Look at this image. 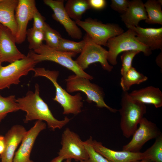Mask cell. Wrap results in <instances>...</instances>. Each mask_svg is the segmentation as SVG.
Wrapping results in <instances>:
<instances>
[{"label": "cell", "mask_w": 162, "mask_h": 162, "mask_svg": "<svg viewBox=\"0 0 162 162\" xmlns=\"http://www.w3.org/2000/svg\"><path fill=\"white\" fill-rule=\"evenodd\" d=\"M20 110L25 112V122L34 120L44 121L49 128L53 130L60 129L71 120L66 116L64 119L58 120L53 116L47 104L40 95L39 85L36 84L34 92L28 91L25 96L16 99Z\"/></svg>", "instance_id": "6da1fadb"}, {"label": "cell", "mask_w": 162, "mask_h": 162, "mask_svg": "<svg viewBox=\"0 0 162 162\" xmlns=\"http://www.w3.org/2000/svg\"><path fill=\"white\" fill-rule=\"evenodd\" d=\"M34 76H43L50 80L55 87L56 94L53 99L63 108L64 115H77L81 112L83 106L82 97L80 93L70 94L63 88L57 82L59 72L56 70H46L43 68H35Z\"/></svg>", "instance_id": "7a4b0ae2"}, {"label": "cell", "mask_w": 162, "mask_h": 162, "mask_svg": "<svg viewBox=\"0 0 162 162\" xmlns=\"http://www.w3.org/2000/svg\"><path fill=\"white\" fill-rule=\"evenodd\" d=\"M118 110L121 116L120 127L124 136H132L146 112L145 104L133 99L128 92H123Z\"/></svg>", "instance_id": "3957f363"}, {"label": "cell", "mask_w": 162, "mask_h": 162, "mask_svg": "<svg viewBox=\"0 0 162 162\" xmlns=\"http://www.w3.org/2000/svg\"><path fill=\"white\" fill-rule=\"evenodd\" d=\"M76 54L74 52L59 51L43 44L33 50H30L27 55L38 63L44 61L54 62L70 70L75 75L93 80V77L82 70L73 59Z\"/></svg>", "instance_id": "277c9868"}, {"label": "cell", "mask_w": 162, "mask_h": 162, "mask_svg": "<svg viewBox=\"0 0 162 162\" xmlns=\"http://www.w3.org/2000/svg\"><path fill=\"white\" fill-rule=\"evenodd\" d=\"M106 46L108 48L107 60L113 65L117 64L118 55L124 51H139L143 52L146 56H149L152 53L149 47L137 40L135 32L129 29L126 32L109 39Z\"/></svg>", "instance_id": "5b68a950"}, {"label": "cell", "mask_w": 162, "mask_h": 162, "mask_svg": "<svg viewBox=\"0 0 162 162\" xmlns=\"http://www.w3.org/2000/svg\"><path fill=\"white\" fill-rule=\"evenodd\" d=\"M90 80L75 74L69 76L65 80L66 90L69 93L81 91L86 95V101L94 102L99 108H105L110 112L116 113L118 110L108 106L104 101V94L98 85L91 82Z\"/></svg>", "instance_id": "8992f818"}, {"label": "cell", "mask_w": 162, "mask_h": 162, "mask_svg": "<svg viewBox=\"0 0 162 162\" xmlns=\"http://www.w3.org/2000/svg\"><path fill=\"white\" fill-rule=\"evenodd\" d=\"M38 62L27 55L26 57L6 66L0 64V90L9 88L12 85L18 84L20 78L34 71Z\"/></svg>", "instance_id": "52a82bcc"}, {"label": "cell", "mask_w": 162, "mask_h": 162, "mask_svg": "<svg viewBox=\"0 0 162 162\" xmlns=\"http://www.w3.org/2000/svg\"><path fill=\"white\" fill-rule=\"evenodd\" d=\"M75 22L78 26L86 32L94 42L101 46H106L109 39L124 32V30L117 24H104L91 18Z\"/></svg>", "instance_id": "ba28073f"}, {"label": "cell", "mask_w": 162, "mask_h": 162, "mask_svg": "<svg viewBox=\"0 0 162 162\" xmlns=\"http://www.w3.org/2000/svg\"><path fill=\"white\" fill-rule=\"evenodd\" d=\"M83 38L86 41L85 46L75 60L79 67L84 70L90 64L99 62L103 69L111 71L113 67L107 60L108 51L94 42L87 34Z\"/></svg>", "instance_id": "9c48e42d"}, {"label": "cell", "mask_w": 162, "mask_h": 162, "mask_svg": "<svg viewBox=\"0 0 162 162\" xmlns=\"http://www.w3.org/2000/svg\"><path fill=\"white\" fill-rule=\"evenodd\" d=\"M61 144L58 155L64 160L74 159L80 162L88 158L83 141L77 134L68 128H66L62 134Z\"/></svg>", "instance_id": "30bf717a"}, {"label": "cell", "mask_w": 162, "mask_h": 162, "mask_svg": "<svg viewBox=\"0 0 162 162\" xmlns=\"http://www.w3.org/2000/svg\"><path fill=\"white\" fill-rule=\"evenodd\" d=\"M135 131L130 141L122 147V150L139 152L148 141L156 139L161 134L156 125L143 117Z\"/></svg>", "instance_id": "8fae6325"}, {"label": "cell", "mask_w": 162, "mask_h": 162, "mask_svg": "<svg viewBox=\"0 0 162 162\" xmlns=\"http://www.w3.org/2000/svg\"><path fill=\"white\" fill-rule=\"evenodd\" d=\"M37 8L34 0H18L15 12L17 32L15 36L16 43L20 44L26 37L27 28L29 22L32 20Z\"/></svg>", "instance_id": "7c38bea8"}, {"label": "cell", "mask_w": 162, "mask_h": 162, "mask_svg": "<svg viewBox=\"0 0 162 162\" xmlns=\"http://www.w3.org/2000/svg\"><path fill=\"white\" fill-rule=\"evenodd\" d=\"M44 3L52 10V18L63 26L68 35L73 39H80L82 33L66 11L64 0H44Z\"/></svg>", "instance_id": "4fadbf2b"}, {"label": "cell", "mask_w": 162, "mask_h": 162, "mask_svg": "<svg viewBox=\"0 0 162 162\" xmlns=\"http://www.w3.org/2000/svg\"><path fill=\"white\" fill-rule=\"evenodd\" d=\"M15 36L7 27L0 24V59L11 63L26 57L17 49Z\"/></svg>", "instance_id": "5bb4252c"}, {"label": "cell", "mask_w": 162, "mask_h": 162, "mask_svg": "<svg viewBox=\"0 0 162 162\" xmlns=\"http://www.w3.org/2000/svg\"><path fill=\"white\" fill-rule=\"evenodd\" d=\"M86 141L95 151L111 162H130L146 159L144 152H134L123 150H113L104 146L101 142L93 140L91 136Z\"/></svg>", "instance_id": "9a60e30c"}, {"label": "cell", "mask_w": 162, "mask_h": 162, "mask_svg": "<svg viewBox=\"0 0 162 162\" xmlns=\"http://www.w3.org/2000/svg\"><path fill=\"white\" fill-rule=\"evenodd\" d=\"M46 127V124L43 121H36L34 125L27 131L20 146L15 152L13 162H34L30 159L31 152L38 136Z\"/></svg>", "instance_id": "2e32d148"}, {"label": "cell", "mask_w": 162, "mask_h": 162, "mask_svg": "<svg viewBox=\"0 0 162 162\" xmlns=\"http://www.w3.org/2000/svg\"><path fill=\"white\" fill-rule=\"evenodd\" d=\"M26 132L23 126L16 124L12 127L7 132L4 136L5 149L0 155L1 162H13L16 150Z\"/></svg>", "instance_id": "e0dca14e"}, {"label": "cell", "mask_w": 162, "mask_h": 162, "mask_svg": "<svg viewBox=\"0 0 162 162\" xmlns=\"http://www.w3.org/2000/svg\"><path fill=\"white\" fill-rule=\"evenodd\" d=\"M126 27L135 32L136 38L141 43L152 51L162 50V27L143 28L139 26L125 25Z\"/></svg>", "instance_id": "ac0fdd59"}, {"label": "cell", "mask_w": 162, "mask_h": 162, "mask_svg": "<svg viewBox=\"0 0 162 162\" xmlns=\"http://www.w3.org/2000/svg\"><path fill=\"white\" fill-rule=\"evenodd\" d=\"M129 94L134 100L145 104H152L156 108L162 106V92L158 88L148 86L134 90Z\"/></svg>", "instance_id": "d6986e66"}, {"label": "cell", "mask_w": 162, "mask_h": 162, "mask_svg": "<svg viewBox=\"0 0 162 162\" xmlns=\"http://www.w3.org/2000/svg\"><path fill=\"white\" fill-rule=\"evenodd\" d=\"M18 0H0V24L7 27L15 36L17 26L15 13Z\"/></svg>", "instance_id": "ffe728a7"}, {"label": "cell", "mask_w": 162, "mask_h": 162, "mask_svg": "<svg viewBox=\"0 0 162 162\" xmlns=\"http://www.w3.org/2000/svg\"><path fill=\"white\" fill-rule=\"evenodd\" d=\"M121 17L125 25L138 26L141 21L145 20L147 18L144 3L140 0L130 1L127 10L124 14L121 15Z\"/></svg>", "instance_id": "44dd1931"}, {"label": "cell", "mask_w": 162, "mask_h": 162, "mask_svg": "<svg viewBox=\"0 0 162 162\" xmlns=\"http://www.w3.org/2000/svg\"><path fill=\"white\" fill-rule=\"evenodd\" d=\"M64 8L70 18L75 21L81 20L82 15L91 8L88 0H68Z\"/></svg>", "instance_id": "7402d4cb"}, {"label": "cell", "mask_w": 162, "mask_h": 162, "mask_svg": "<svg viewBox=\"0 0 162 162\" xmlns=\"http://www.w3.org/2000/svg\"><path fill=\"white\" fill-rule=\"evenodd\" d=\"M162 4L160 0H148L144 3L147 16L146 23L162 25Z\"/></svg>", "instance_id": "603a6c76"}, {"label": "cell", "mask_w": 162, "mask_h": 162, "mask_svg": "<svg viewBox=\"0 0 162 162\" xmlns=\"http://www.w3.org/2000/svg\"><path fill=\"white\" fill-rule=\"evenodd\" d=\"M148 77L132 67L124 75L122 76L120 85L123 92H128L135 84H139L147 80Z\"/></svg>", "instance_id": "cb8c5ba5"}, {"label": "cell", "mask_w": 162, "mask_h": 162, "mask_svg": "<svg viewBox=\"0 0 162 162\" xmlns=\"http://www.w3.org/2000/svg\"><path fill=\"white\" fill-rule=\"evenodd\" d=\"M19 110L14 95L4 97L0 94V122L8 113Z\"/></svg>", "instance_id": "d4e9b609"}, {"label": "cell", "mask_w": 162, "mask_h": 162, "mask_svg": "<svg viewBox=\"0 0 162 162\" xmlns=\"http://www.w3.org/2000/svg\"><path fill=\"white\" fill-rule=\"evenodd\" d=\"M146 159L153 162H162V134L155 139L153 144L144 152Z\"/></svg>", "instance_id": "484cf974"}, {"label": "cell", "mask_w": 162, "mask_h": 162, "mask_svg": "<svg viewBox=\"0 0 162 162\" xmlns=\"http://www.w3.org/2000/svg\"><path fill=\"white\" fill-rule=\"evenodd\" d=\"M26 37L29 48L33 50L42 44L44 40V32L32 28L27 30Z\"/></svg>", "instance_id": "4316f807"}, {"label": "cell", "mask_w": 162, "mask_h": 162, "mask_svg": "<svg viewBox=\"0 0 162 162\" xmlns=\"http://www.w3.org/2000/svg\"><path fill=\"white\" fill-rule=\"evenodd\" d=\"M44 40L46 45L53 49L57 50L61 38L60 33L53 29L47 23L44 31Z\"/></svg>", "instance_id": "83f0119b"}, {"label": "cell", "mask_w": 162, "mask_h": 162, "mask_svg": "<svg viewBox=\"0 0 162 162\" xmlns=\"http://www.w3.org/2000/svg\"><path fill=\"white\" fill-rule=\"evenodd\" d=\"M85 43L86 41L84 38L81 41L77 42L62 38L57 50L64 52H74L77 54L81 52Z\"/></svg>", "instance_id": "f1b7e54d"}, {"label": "cell", "mask_w": 162, "mask_h": 162, "mask_svg": "<svg viewBox=\"0 0 162 162\" xmlns=\"http://www.w3.org/2000/svg\"><path fill=\"white\" fill-rule=\"evenodd\" d=\"M140 52L136 50H130L123 52L121 56L122 63L121 74L122 76L124 75L132 67V63L134 58Z\"/></svg>", "instance_id": "f546056e"}, {"label": "cell", "mask_w": 162, "mask_h": 162, "mask_svg": "<svg viewBox=\"0 0 162 162\" xmlns=\"http://www.w3.org/2000/svg\"><path fill=\"white\" fill-rule=\"evenodd\" d=\"M83 143L88 153V157L87 160L80 162H111L95 151L86 141H83Z\"/></svg>", "instance_id": "4dcf8cb0"}, {"label": "cell", "mask_w": 162, "mask_h": 162, "mask_svg": "<svg viewBox=\"0 0 162 162\" xmlns=\"http://www.w3.org/2000/svg\"><path fill=\"white\" fill-rule=\"evenodd\" d=\"M130 2L128 0H112L110 7L115 11L123 14L127 10Z\"/></svg>", "instance_id": "1f68e13d"}, {"label": "cell", "mask_w": 162, "mask_h": 162, "mask_svg": "<svg viewBox=\"0 0 162 162\" xmlns=\"http://www.w3.org/2000/svg\"><path fill=\"white\" fill-rule=\"evenodd\" d=\"M32 19L33 20L32 28L44 31L46 23L45 22L44 18L41 15L37 8L34 12Z\"/></svg>", "instance_id": "d6a6232c"}, {"label": "cell", "mask_w": 162, "mask_h": 162, "mask_svg": "<svg viewBox=\"0 0 162 162\" xmlns=\"http://www.w3.org/2000/svg\"><path fill=\"white\" fill-rule=\"evenodd\" d=\"M91 8L96 10H101L106 6V2L105 0H88Z\"/></svg>", "instance_id": "836d02e7"}, {"label": "cell", "mask_w": 162, "mask_h": 162, "mask_svg": "<svg viewBox=\"0 0 162 162\" xmlns=\"http://www.w3.org/2000/svg\"><path fill=\"white\" fill-rule=\"evenodd\" d=\"M5 144L4 136H0V155L2 154L4 151Z\"/></svg>", "instance_id": "e575fe53"}, {"label": "cell", "mask_w": 162, "mask_h": 162, "mask_svg": "<svg viewBox=\"0 0 162 162\" xmlns=\"http://www.w3.org/2000/svg\"><path fill=\"white\" fill-rule=\"evenodd\" d=\"M156 62L158 66L162 68V51L157 57L156 59Z\"/></svg>", "instance_id": "d590c367"}, {"label": "cell", "mask_w": 162, "mask_h": 162, "mask_svg": "<svg viewBox=\"0 0 162 162\" xmlns=\"http://www.w3.org/2000/svg\"><path fill=\"white\" fill-rule=\"evenodd\" d=\"M63 160H64L62 157L58 155L52 159L50 162H62Z\"/></svg>", "instance_id": "8d00e7d4"}, {"label": "cell", "mask_w": 162, "mask_h": 162, "mask_svg": "<svg viewBox=\"0 0 162 162\" xmlns=\"http://www.w3.org/2000/svg\"><path fill=\"white\" fill-rule=\"evenodd\" d=\"M130 162H153L150 160L146 159H143L140 160H134Z\"/></svg>", "instance_id": "74e56055"}, {"label": "cell", "mask_w": 162, "mask_h": 162, "mask_svg": "<svg viewBox=\"0 0 162 162\" xmlns=\"http://www.w3.org/2000/svg\"><path fill=\"white\" fill-rule=\"evenodd\" d=\"M64 162H72L71 160L70 159H66Z\"/></svg>", "instance_id": "f35d334b"}, {"label": "cell", "mask_w": 162, "mask_h": 162, "mask_svg": "<svg viewBox=\"0 0 162 162\" xmlns=\"http://www.w3.org/2000/svg\"><path fill=\"white\" fill-rule=\"evenodd\" d=\"M1 60H0V64H1Z\"/></svg>", "instance_id": "ab89813d"}]
</instances>
